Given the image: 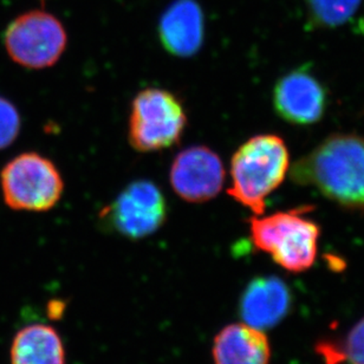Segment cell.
<instances>
[{"label":"cell","mask_w":364,"mask_h":364,"mask_svg":"<svg viewBox=\"0 0 364 364\" xmlns=\"http://www.w3.org/2000/svg\"><path fill=\"white\" fill-rule=\"evenodd\" d=\"M291 180L314 187L343 210L364 213V136L330 135L292 166Z\"/></svg>","instance_id":"1"},{"label":"cell","mask_w":364,"mask_h":364,"mask_svg":"<svg viewBox=\"0 0 364 364\" xmlns=\"http://www.w3.org/2000/svg\"><path fill=\"white\" fill-rule=\"evenodd\" d=\"M289 168L290 154L283 139L273 134L256 135L232 158L228 194L255 215H263L267 198L283 183Z\"/></svg>","instance_id":"2"},{"label":"cell","mask_w":364,"mask_h":364,"mask_svg":"<svg viewBox=\"0 0 364 364\" xmlns=\"http://www.w3.org/2000/svg\"><path fill=\"white\" fill-rule=\"evenodd\" d=\"M312 206H301L250 220V235L257 250L289 272L308 271L315 263L321 228L308 215Z\"/></svg>","instance_id":"3"},{"label":"cell","mask_w":364,"mask_h":364,"mask_svg":"<svg viewBox=\"0 0 364 364\" xmlns=\"http://www.w3.org/2000/svg\"><path fill=\"white\" fill-rule=\"evenodd\" d=\"M187 116L179 98L169 91L148 88L134 98L128 136L134 149L141 153L158 151L179 142Z\"/></svg>","instance_id":"4"},{"label":"cell","mask_w":364,"mask_h":364,"mask_svg":"<svg viewBox=\"0 0 364 364\" xmlns=\"http://www.w3.org/2000/svg\"><path fill=\"white\" fill-rule=\"evenodd\" d=\"M5 203L14 210L43 212L56 206L64 182L53 162L36 153L14 159L1 172Z\"/></svg>","instance_id":"5"},{"label":"cell","mask_w":364,"mask_h":364,"mask_svg":"<svg viewBox=\"0 0 364 364\" xmlns=\"http://www.w3.org/2000/svg\"><path fill=\"white\" fill-rule=\"evenodd\" d=\"M67 42L63 24L44 11L21 14L5 32L7 53L16 63L28 69L55 65L65 51Z\"/></svg>","instance_id":"6"},{"label":"cell","mask_w":364,"mask_h":364,"mask_svg":"<svg viewBox=\"0 0 364 364\" xmlns=\"http://www.w3.org/2000/svg\"><path fill=\"white\" fill-rule=\"evenodd\" d=\"M167 203L158 186L141 180L130 183L102 218L117 233L129 239L147 238L154 235L167 219Z\"/></svg>","instance_id":"7"},{"label":"cell","mask_w":364,"mask_h":364,"mask_svg":"<svg viewBox=\"0 0 364 364\" xmlns=\"http://www.w3.org/2000/svg\"><path fill=\"white\" fill-rule=\"evenodd\" d=\"M329 96L321 80L308 67L283 75L273 89L277 115L294 126H312L326 114Z\"/></svg>","instance_id":"8"},{"label":"cell","mask_w":364,"mask_h":364,"mask_svg":"<svg viewBox=\"0 0 364 364\" xmlns=\"http://www.w3.org/2000/svg\"><path fill=\"white\" fill-rule=\"evenodd\" d=\"M169 179L181 199L188 203H205L215 198L223 189L224 164L210 148L194 146L176 155Z\"/></svg>","instance_id":"9"},{"label":"cell","mask_w":364,"mask_h":364,"mask_svg":"<svg viewBox=\"0 0 364 364\" xmlns=\"http://www.w3.org/2000/svg\"><path fill=\"white\" fill-rule=\"evenodd\" d=\"M292 305L287 284L274 276L257 277L250 282L239 301L242 322L259 330L279 324Z\"/></svg>","instance_id":"10"},{"label":"cell","mask_w":364,"mask_h":364,"mask_svg":"<svg viewBox=\"0 0 364 364\" xmlns=\"http://www.w3.org/2000/svg\"><path fill=\"white\" fill-rule=\"evenodd\" d=\"M159 33L162 46L176 57H191L203 41V14L196 0H176L162 14Z\"/></svg>","instance_id":"11"},{"label":"cell","mask_w":364,"mask_h":364,"mask_svg":"<svg viewBox=\"0 0 364 364\" xmlns=\"http://www.w3.org/2000/svg\"><path fill=\"white\" fill-rule=\"evenodd\" d=\"M212 356L214 364H269L270 342L263 330L233 323L214 337Z\"/></svg>","instance_id":"12"},{"label":"cell","mask_w":364,"mask_h":364,"mask_svg":"<svg viewBox=\"0 0 364 364\" xmlns=\"http://www.w3.org/2000/svg\"><path fill=\"white\" fill-rule=\"evenodd\" d=\"M10 358L11 364H65V349L53 326L37 323L16 333Z\"/></svg>","instance_id":"13"},{"label":"cell","mask_w":364,"mask_h":364,"mask_svg":"<svg viewBox=\"0 0 364 364\" xmlns=\"http://www.w3.org/2000/svg\"><path fill=\"white\" fill-rule=\"evenodd\" d=\"M317 351L328 364H364V317L341 342H324L317 348Z\"/></svg>","instance_id":"14"},{"label":"cell","mask_w":364,"mask_h":364,"mask_svg":"<svg viewBox=\"0 0 364 364\" xmlns=\"http://www.w3.org/2000/svg\"><path fill=\"white\" fill-rule=\"evenodd\" d=\"M361 0H306L310 21L319 28L347 24L358 14Z\"/></svg>","instance_id":"15"},{"label":"cell","mask_w":364,"mask_h":364,"mask_svg":"<svg viewBox=\"0 0 364 364\" xmlns=\"http://www.w3.org/2000/svg\"><path fill=\"white\" fill-rule=\"evenodd\" d=\"M21 129V117L11 102L0 97V149L10 146Z\"/></svg>","instance_id":"16"}]
</instances>
